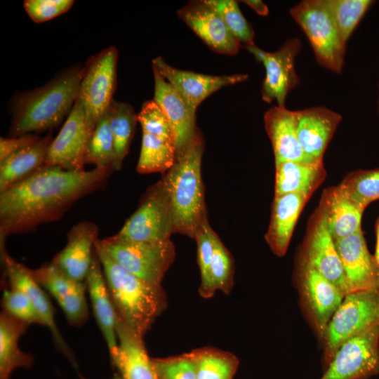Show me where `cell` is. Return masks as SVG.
<instances>
[{"mask_svg": "<svg viewBox=\"0 0 379 379\" xmlns=\"http://www.w3.org/2000/svg\"><path fill=\"white\" fill-rule=\"evenodd\" d=\"M275 171L274 196L297 193L310 199L326 177L323 161H285Z\"/></svg>", "mask_w": 379, "mask_h": 379, "instance_id": "4316f807", "label": "cell"}, {"mask_svg": "<svg viewBox=\"0 0 379 379\" xmlns=\"http://www.w3.org/2000/svg\"><path fill=\"white\" fill-rule=\"evenodd\" d=\"M26 322L3 311L0 314V379H9L16 368H30L33 357L18 347V340L26 331Z\"/></svg>", "mask_w": 379, "mask_h": 379, "instance_id": "f1b7e54d", "label": "cell"}, {"mask_svg": "<svg viewBox=\"0 0 379 379\" xmlns=\"http://www.w3.org/2000/svg\"><path fill=\"white\" fill-rule=\"evenodd\" d=\"M264 122L275 165L285 161H315L307 157L299 142L295 111L274 106L265 113Z\"/></svg>", "mask_w": 379, "mask_h": 379, "instance_id": "603a6c76", "label": "cell"}, {"mask_svg": "<svg viewBox=\"0 0 379 379\" xmlns=\"http://www.w3.org/2000/svg\"><path fill=\"white\" fill-rule=\"evenodd\" d=\"M345 272L349 293L377 290L378 265L367 248L364 233L357 232L335 241Z\"/></svg>", "mask_w": 379, "mask_h": 379, "instance_id": "ac0fdd59", "label": "cell"}, {"mask_svg": "<svg viewBox=\"0 0 379 379\" xmlns=\"http://www.w3.org/2000/svg\"><path fill=\"white\" fill-rule=\"evenodd\" d=\"M377 324H379V293L377 290L346 294L324 335L326 364L345 341Z\"/></svg>", "mask_w": 379, "mask_h": 379, "instance_id": "9c48e42d", "label": "cell"}, {"mask_svg": "<svg viewBox=\"0 0 379 379\" xmlns=\"http://www.w3.org/2000/svg\"><path fill=\"white\" fill-rule=\"evenodd\" d=\"M85 283L95 321L107 345L110 361H112L118 351L117 313L108 291L101 262L95 248L92 264Z\"/></svg>", "mask_w": 379, "mask_h": 379, "instance_id": "7402d4cb", "label": "cell"}, {"mask_svg": "<svg viewBox=\"0 0 379 379\" xmlns=\"http://www.w3.org/2000/svg\"><path fill=\"white\" fill-rule=\"evenodd\" d=\"M299 280L305 302L321 337L345 295L319 272L300 260Z\"/></svg>", "mask_w": 379, "mask_h": 379, "instance_id": "e0dca14e", "label": "cell"}, {"mask_svg": "<svg viewBox=\"0 0 379 379\" xmlns=\"http://www.w3.org/2000/svg\"><path fill=\"white\" fill-rule=\"evenodd\" d=\"M204 150V140L199 131L187 149L176 158L161 178L171 203L174 234L192 239L208 220L201 177Z\"/></svg>", "mask_w": 379, "mask_h": 379, "instance_id": "3957f363", "label": "cell"}, {"mask_svg": "<svg viewBox=\"0 0 379 379\" xmlns=\"http://www.w3.org/2000/svg\"><path fill=\"white\" fill-rule=\"evenodd\" d=\"M79 377L80 379H86V378H84L82 375H81L80 373H79ZM111 379H124L121 375L118 373V372H116L112 378Z\"/></svg>", "mask_w": 379, "mask_h": 379, "instance_id": "c3c4849f", "label": "cell"}, {"mask_svg": "<svg viewBox=\"0 0 379 379\" xmlns=\"http://www.w3.org/2000/svg\"><path fill=\"white\" fill-rule=\"evenodd\" d=\"M86 291V283L85 281L81 282L72 293L58 302L67 321L72 326H81L88 320V308L85 294Z\"/></svg>", "mask_w": 379, "mask_h": 379, "instance_id": "7bdbcfd3", "label": "cell"}, {"mask_svg": "<svg viewBox=\"0 0 379 379\" xmlns=\"http://www.w3.org/2000/svg\"><path fill=\"white\" fill-rule=\"evenodd\" d=\"M152 66L175 89L190 109L196 113L198 106L220 88L243 82L246 74L215 76L175 68L161 57L152 60Z\"/></svg>", "mask_w": 379, "mask_h": 379, "instance_id": "9a60e30c", "label": "cell"}, {"mask_svg": "<svg viewBox=\"0 0 379 379\" xmlns=\"http://www.w3.org/2000/svg\"><path fill=\"white\" fill-rule=\"evenodd\" d=\"M338 186L350 199L366 208L379 199V168L352 171Z\"/></svg>", "mask_w": 379, "mask_h": 379, "instance_id": "d6a6232c", "label": "cell"}, {"mask_svg": "<svg viewBox=\"0 0 379 379\" xmlns=\"http://www.w3.org/2000/svg\"><path fill=\"white\" fill-rule=\"evenodd\" d=\"M177 13L211 50L226 55L239 51L240 43L207 0L190 1Z\"/></svg>", "mask_w": 379, "mask_h": 379, "instance_id": "2e32d148", "label": "cell"}, {"mask_svg": "<svg viewBox=\"0 0 379 379\" xmlns=\"http://www.w3.org/2000/svg\"><path fill=\"white\" fill-rule=\"evenodd\" d=\"M117 313V312H116ZM118 351L112 366L124 379H158L143 338L131 330L117 314Z\"/></svg>", "mask_w": 379, "mask_h": 379, "instance_id": "cb8c5ba5", "label": "cell"}, {"mask_svg": "<svg viewBox=\"0 0 379 379\" xmlns=\"http://www.w3.org/2000/svg\"><path fill=\"white\" fill-rule=\"evenodd\" d=\"M176 160L173 142L142 133L140 153L136 167L142 174L168 171Z\"/></svg>", "mask_w": 379, "mask_h": 379, "instance_id": "1f68e13d", "label": "cell"}, {"mask_svg": "<svg viewBox=\"0 0 379 379\" xmlns=\"http://www.w3.org/2000/svg\"><path fill=\"white\" fill-rule=\"evenodd\" d=\"M84 72L85 67H74L44 86L17 98L11 135L18 137L58 126L77 98Z\"/></svg>", "mask_w": 379, "mask_h": 379, "instance_id": "277c9868", "label": "cell"}, {"mask_svg": "<svg viewBox=\"0 0 379 379\" xmlns=\"http://www.w3.org/2000/svg\"><path fill=\"white\" fill-rule=\"evenodd\" d=\"M158 379H197L192 352L165 358H152Z\"/></svg>", "mask_w": 379, "mask_h": 379, "instance_id": "60d3db41", "label": "cell"}, {"mask_svg": "<svg viewBox=\"0 0 379 379\" xmlns=\"http://www.w3.org/2000/svg\"><path fill=\"white\" fill-rule=\"evenodd\" d=\"M98 238V227L95 223L90 221L77 223L70 229L66 245L51 262L72 279L85 281Z\"/></svg>", "mask_w": 379, "mask_h": 379, "instance_id": "ffe728a7", "label": "cell"}, {"mask_svg": "<svg viewBox=\"0 0 379 379\" xmlns=\"http://www.w3.org/2000/svg\"><path fill=\"white\" fill-rule=\"evenodd\" d=\"M379 373V324L345 341L321 379H368Z\"/></svg>", "mask_w": 379, "mask_h": 379, "instance_id": "30bf717a", "label": "cell"}, {"mask_svg": "<svg viewBox=\"0 0 379 379\" xmlns=\"http://www.w3.org/2000/svg\"><path fill=\"white\" fill-rule=\"evenodd\" d=\"M40 140V138L31 133L13 138H1L0 162L11 154L28 147Z\"/></svg>", "mask_w": 379, "mask_h": 379, "instance_id": "f6af8a7d", "label": "cell"}, {"mask_svg": "<svg viewBox=\"0 0 379 379\" xmlns=\"http://www.w3.org/2000/svg\"><path fill=\"white\" fill-rule=\"evenodd\" d=\"M2 310L28 324L45 326L44 321L29 296L22 291L8 287L4 289Z\"/></svg>", "mask_w": 379, "mask_h": 379, "instance_id": "ab89813d", "label": "cell"}, {"mask_svg": "<svg viewBox=\"0 0 379 379\" xmlns=\"http://www.w3.org/2000/svg\"><path fill=\"white\" fill-rule=\"evenodd\" d=\"M290 14L307 36L318 63L341 72L346 44L325 0L302 1L291 9Z\"/></svg>", "mask_w": 379, "mask_h": 379, "instance_id": "5b68a950", "label": "cell"}, {"mask_svg": "<svg viewBox=\"0 0 379 379\" xmlns=\"http://www.w3.org/2000/svg\"><path fill=\"white\" fill-rule=\"evenodd\" d=\"M265 69L261 95L266 102L276 101L277 106L286 107L285 102L288 93L299 83L295 69V58L300 51L298 39L287 41L275 52H267L252 45L245 46Z\"/></svg>", "mask_w": 379, "mask_h": 379, "instance_id": "7c38bea8", "label": "cell"}, {"mask_svg": "<svg viewBox=\"0 0 379 379\" xmlns=\"http://www.w3.org/2000/svg\"><path fill=\"white\" fill-rule=\"evenodd\" d=\"M301 260L319 272L345 295L349 293L342 262L319 204L307 222Z\"/></svg>", "mask_w": 379, "mask_h": 379, "instance_id": "8fae6325", "label": "cell"}, {"mask_svg": "<svg viewBox=\"0 0 379 379\" xmlns=\"http://www.w3.org/2000/svg\"><path fill=\"white\" fill-rule=\"evenodd\" d=\"M295 113L297 135L304 152L312 161H323L342 117L324 107L298 110Z\"/></svg>", "mask_w": 379, "mask_h": 379, "instance_id": "44dd1931", "label": "cell"}, {"mask_svg": "<svg viewBox=\"0 0 379 379\" xmlns=\"http://www.w3.org/2000/svg\"><path fill=\"white\" fill-rule=\"evenodd\" d=\"M250 8L254 10L258 15L265 16L268 15L269 9L267 5L260 0L244 1Z\"/></svg>", "mask_w": 379, "mask_h": 379, "instance_id": "bcb514c9", "label": "cell"}, {"mask_svg": "<svg viewBox=\"0 0 379 379\" xmlns=\"http://www.w3.org/2000/svg\"><path fill=\"white\" fill-rule=\"evenodd\" d=\"M102 248L119 264L147 281L161 284L174 261L175 250L170 239L159 242L119 240L112 236L100 239Z\"/></svg>", "mask_w": 379, "mask_h": 379, "instance_id": "52a82bcc", "label": "cell"}, {"mask_svg": "<svg viewBox=\"0 0 379 379\" xmlns=\"http://www.w3.org/2000/svg\"><path fill=\"white\" fill-rule=\"evenodd\" d=\"M309 200L297 193L274 196L265 239L277 256L282 257L286 253L298 218Z\"/></svg>", "mask_w": 379, "mask_h": 379, "instance_id": "d4e9b609", "label": "cell"}, {"mask_svg": "<svg viewBox=\"0 0 379 379\" xmlns=\"http://www.w3.org/2000/svg\"><path fill=\"white\" fill-rule=\"evenodd\" d=\"M89 138L85 112L77 99L64 125L49 146L44 167L84 171V154Z\"/></svg>", "mask_w": 379, "mask_h": 379, "instance_id": "5bb4252c", "label": "cell"}, {"mask_svg": "<svg viewBox=\"0 0 379 379\" xmlns=\"http://www.w3.org/2000/svg\"><path fill=\"white\" fill-rule=\"evenodd\" d=\"M29 270L36 282L44 288L57 302L68 296L84 282L72 279L51 262Z\"/></svg>", "mask_w": 379, "mask_h": 379, "instance_id": "f35d334b", "label": "cell"}, {"mask_svg": "<svg viewBox=\"0 0 379 379\" xmlns=\"http://www.w3.org/2000/svg\"><path fill=\"white\" fill-rule=\"evenodd\" d=\"M234 262L232 255L218 235L214 237L211 277L213 290L229 294L234 285Z\"/></svg>", "mask_w": 379, "mask_h": 379, "instance_id": "74e56055", "label": "cell"}, {"mask_svg": "<svg viewBox=\"0 0 379 379\" xmlns=\"http://www.w3.org/2000/svg\"><path fill=\"white\" fill-rule=\"evenodd\" d=\"M74 2L72 0H26L24 7L30 18L40 23L67 12Z\"/></svg>", "mask_w": 379, "mask_h": 379, "instance_id": "ee69618b", "label": "cell"}, {"mask_svg": "<svg viewBox=\"0 0 379 379\" xmlns=\"http://www.w3.org/2000/svg\"><path fill=\"white\" fill-rule=\"evenodd\" d=\"M215 232L207 220L197 230L194 239L197 245V261L200 270L199 295L204 298H212L215 293L211 277V264L213 253Z\"/></svg>", "mask_w": 379, "mask_h": 379, "instance_id": "d590c367", "label": "cell"}, {"mask_svg": "<svg viewBox=\"0 0 379 379\" xmlns=\"http://www.w3.org/2000/svg\"><path fill=\"white\" fill-rule=\"evenodd\" d=\"M142 133L161 138L175 144L174 134L165 113L154 100H147L137 114Z\"/></svg>", "mask_w": 379, "mask_h": 379, "instance_id": "b9f144b4", "label": "cell"}, {"mask_svg": "<svg viewBox=\"0 0 379 379\" xmlns=\"http://www.w3.org/2000/svg\"><path fill=\"white\" fill-rule=\"evenodd\" d=\"M375 233H376V244L374 258L379 266V218L377 220L375 225Z\"/></svg>", "mask_w": 379, "mask_h": 379, "instance_id": "7dc6e473", "label": "cell"}, {"mask_svg": "<svg viewBox=\"0 0 379 379\" xmlns=\"http://www.w3.org/2000/svg\"><path fill=\"white\" fill-rule=\"evenodd\" d=\"M117 58V48L110 46L93 57L85 67L77 99L84 108L90 137L114 100Z\"/></svg>", "mask_w": 379, "mask_h": 379, "instance_id": "ba28073f", "label": "cell"}, {"mask_svg": "<svg viewBox=\"0 0 379 379\" xmlns=\"http://www.w3.org/2000/svg\"><path fill=\"white\" fill-rule=\"evenodd\" d=\"M113 167L71 171L43 167L0 192V246L10 235L59 220L78 200L106 185Z\"/></svg>", "mask_w": 379, "mask_h": 379, "instance_id": "6da1fadb", "label": "cell"}, {"mask_svg": "<svg viewBox=\"0 0 379 379\" xmlns=\"http://www.w3.org/2000/svg\"><path fill=\"white\" fill-rule=\"evenodd\" d=\"M48 133L36 142L11 154L0 162V192L25 180L44 167L53 140Z\"/></svg>", "mask_w": 379, "mask_h": 379, "instance_id": "83f0119b", "label": "cell"}, {"mask_svg": "<svg viewBox=\"0 0 379 379\" xmlns=\"http://www.w3.org/2000/svg\"><path fill=\"white\" fill-rule=\"evenodd\" d=\"M377 291L379 293V266H378V271Z\"/></svg>", "mask_w": 379, "mask_h": 379, "instance_id": "681fc988", "label": "cell"}, {"mask_svg": "<svg viewBox=\"0 0 379 379\" xmlns=\"http://www.w3.org/2000/svg\"><path fill=\"white\" fill-rule=\"evenodd\" d=\"M172 234L174 224L171 203L161 179L146 190L138 208L112 237L124 241L159 242L170 240Z\"/></svg>", "mask_w": 379, "mask_h": 379, "instance_id": "8992f818", "label": "cell"}, {"mask_svg": "<svg viewBox=\"0 0 379 379\" xmlns=\"http://www.w3.org/2000/svg\"><path fill=\"white\" fill-rule=\"evenodd\" d=\"M95 249L117 314L131 330L144 338L167 307L166 291L161 284L144 280L119 264L102 248L99 238Z\"/></svg>", "mask_w": 379, "mask_h": 379, "instance_id": "7a4b0ae2", "label": "cell"}, {"mask_svg": "<svg viewBox=\"0 0 379 379\" xmlns=\"http://www.w3.org/2000/svg\"><path fill=\"white\" fill-rule=\"evenodd\" d=\"M114 140L106 114L88 140L84 164H93L95 168H114Z\"/></svg>", "mask_w": 379, "mask_h": 379, "instance_id": "836d02e7", "label": "cell"}, {"mask_svg": "<svg viewBox=\"0 0 379 379\" xmlns=\"http://www.w3.org/2000/svg\"><path fill=\"white\" fill-rule=\"evenodd\" d=\"M345 44L373 4L371 0H325Z\"/></svg>", "mask_w": 379, "mask_h": 379, "instance_id": "e575fe53", "label": "cell"}, {"mask_svg": "<svg viewBox=\"0 0 379 379\" xmlns=\"http://www.w3.org/2000/svg\"><path fill=\"white\" fill-rule=\"evenodd\" d=\"M319 204L326 214L327 225L334 241L361 229L365 208L350 199L338 185L324 190Z\"/></svg>", "mask_w": 379, "mask_h": 379, "instance_id": "484cf974", "label": "cell"}, {"mask_svg": "<svg viewBox=\"0 0 379 379\" xmlns=\"http://www.w3.org/2000/svg\"><path fill=\"white\" fill-rule=\"evenodd\" d=\"M220 15L232 35L244 47L254 44V31L234 0H207Z\"/></svg>", "mask_w": 379, "mask_h": 379, "instance_id": "8d00e7d4", "label": "cell"}, {"mask_svg": "<svg viewBox=\"0 0 379 379\" xmlns=\"http://www.w3.org/2000/svg\"><path fill=\"white\" fill-rule=\"evenodd\" d=\"M191 352L196 364L197 379H233L239 364L234 354L211 347Z\"/></svg>", "mask_w": 379, "mask_h": 379, "instance_id": "4dcf8cb0", "label": "cell"}, {"mask_svg": "<svg viewBox=\"0 0 379 379\" xmlns=\"http://www.w3.org/2000/svg\"><path fill=\"white\" fill-rule=\"evenodd\" d=\"M154 79V100L165 113L171 126L176 148V158L190 147L199 130L196 113L192 112L175 89L152 66Z\"/></svg>", "mask_w": 379, "mask_h": 379, "instance_id": "d6986e66", "label": "cell"}, {"mask_svg": "<svg viewBox=\"0 0 379 379\" xmlns=\"http://www.w3.org/2000/svg\"><path fill=\"white\" fill-rule=\"evenodd\" d=\"M0 253L4 279H7L8 285L9 287L22 291L29 296L42 317L45 326L49 328L56 348L77 370L78 364L74 352L63 339L57 327L54 307L49 298L34 279L29 268L13 259L7 253L5 247L0 248Z\"/></svg>", "mask_w": 379, "mask_h": 379, "instance_id": "4fadbf2b", "label": "cell"}, {"mask_svg": "<svg viewBox=\"0 0 379 379\" xmlns=\"http://www.w3.org/2000/svg\"><path fill=\"white\" fill-rule=\"evenodd\" d=\"M107 114L114 145V169L119 171L129 150L138 121L137 114L131 105L115 100L112 101Z\"/></svg>", "mask_w": 379, "mask_h": 379, "instance_id": "f546056e", "label": "cell"}]
</instances>
